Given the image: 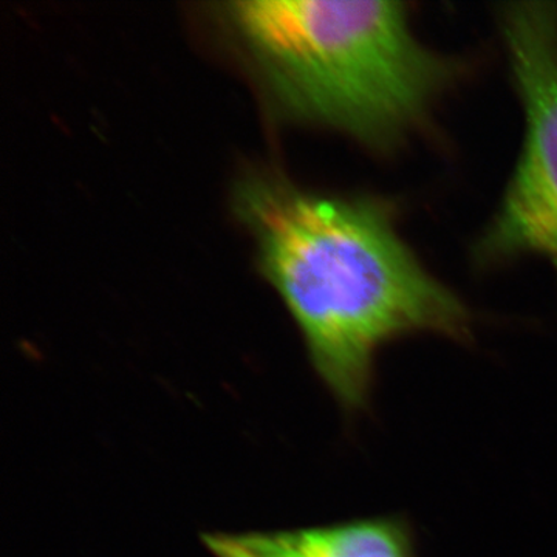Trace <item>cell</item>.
Masks as SVG:
<instances>
[{
	"label": "cell",
	"instance_id": "cell-3",
	"mask_svg": "<svg viewBox=\"0 0 557 557\" xmlns=\"http://www.w3.org/2000/svg\"><path fill=\"white\" fill-rule=\"evenodd\" d=\"M498 25L525 132L504 197L475 244V259L496 265L537 256L557 274V3H507Z\"/></svg>",
	"mask_w": 557,
	"mask_h": 557
},
{
	"label": "cell",
	"instance_id": "cell-2",
	"mask_svg": "<svg viewBox=\"0 0 557 557\" xmlns=\"http://www.w3.org/2000/svg\"><path fill=\"white\" fill-rule=\"evenodd\" d=\"M205 14L274 112L373 152L420 131L460 70L417 38L408 3L242 0Z\"/></svg>",
	"mask_w": 557,
	"mask_h": 557
},
{
	"label": "cell",
	"instance_id": "cell-1",
	"mask_svg": "<svg viewBox=\"0 0 557 557\" xmlns=\"http://www.w3.org/2000/svg\"><path fill=\"white\" fill-rule=\"evenodd\" d=\"M233 209L314 372L348 417L370 409L381 351L395 341L474 336L467 304L418 259L391 200L318 193L251 170L234 185Z\"/></svg>",
	"mask_w": 557,
	"mask_h": 557
},
{
	"label": "cell",
	"instance_id": "cell-4",
	"mask_svg": "<svg viewBox=\"0 0 557 557\" xmlns=\"http://www.w3.org/2000/svg\"><path fill=\"white\" fill-rule=\"evenodd\" d=\"M214 557H418L416 531L397 515L262 533H209Z\"/></svg>",
	"mask_w": 557,
	"mask_h": 557
}]
</instances>
